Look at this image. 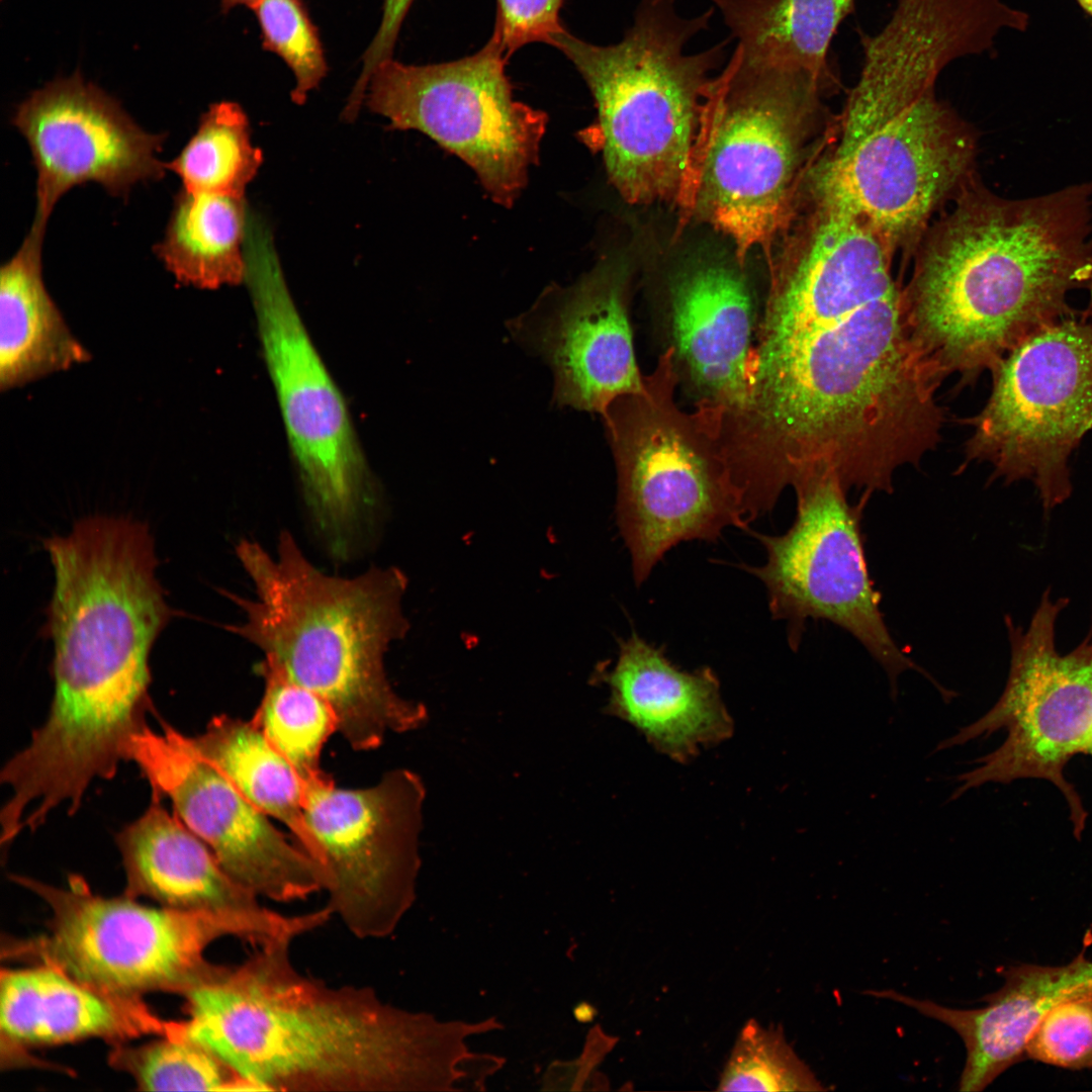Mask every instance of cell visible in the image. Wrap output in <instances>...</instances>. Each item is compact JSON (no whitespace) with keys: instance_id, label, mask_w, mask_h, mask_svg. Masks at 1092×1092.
Here are the masks:
<instances>
[{"instance_id":"obj_20","label":"cell","mask_w":1092,"mask_h":1092,"mask_svg":"<svg viewBox=\"0 0 1092 1092\" xmlns=\"http://www.w3.org/2000/svg\"><path fill=\"white\" fill-rule=\"evenodd\" d=\"M759 320L752 290L736 268L704 263L668 282L657 318L663 350L696 408L720 420L747 397V364Z\"/></svg>"},{"instance_id":"obj_8","label":"cell","mask_w":1092,"mask_h":1092,"mask_svg":"<svg viewBox=\"0 0 1092 1092\" xmlns=\"http://www.w3.org/2000/svg\"><path fill=\"white\" fill-rule=\"evenodd\" d=\"M677 385L664 350L644 375V389L617 397L602 414L617 471L616 520L637 584L675 545L748 526L718 425L697 410L681 411Z\"/></svg>"},{"instance_id":"obj_27","label":"cell","mask_w":1092,"mask_h":1092,"mask_svg":"<svg viewBox=\"0 0 1092 1092\" xmlns=\"http://www.w3.org/2000/svg\"><path fill=\"white\" fill-rule=\"evenodd\" d=\"M714 2L748 59L803 69L834 86L829 49L853 0Z\"/></svg>"},{"instance_id":"obj_32","label":"cell","mask_w":1092,"mask_h":1092,"mask_svg":"<svg viewBox=\"0 0 1092 1092\" xmlns=\"http://www.w3.org/2000/svg\"><path fill=\"white\" fill-rule=\"evenodd\" d=\"M720 1091H823L781 1026L748 1020L739 1031L718 1081Z\"/></svg>"},{"instance_id":"obj_6","label":"cell","mask_w":1092,"mask_h":1092,"mask_svg":"<svg viewBox=\"0 0 1092 1092\" xmlns=\"http://www.w3.org/2000/svg\"><path fill=\"white\" fill-rule=\"evenodd\" d=\"M676 0H640L623 39L597 46L566 30L552 38L588 86L598 110L584 140L602 153L608 177L631 204L675 202L689 177L709 72L727 41L687 55L714 10L685 18Z\"/></svg>"},{"instance_id":"obj_41","label":"cell","mask_w":1092,"mask_h":1092,"mask_svg":"<svg viewBox=\"0 0 1092 1092\" xmlns=\"http://www.w3.org/2000/svg\"><path fill=\"white\" fill-rule=\"evenodd\" d=\"M1084 753L1092 755V732H1091L1090 737L1088 739V742H1087V745L1085 747Z\"/></svg>"},{"instance_id":"obj_25","label":"cell","mask_w":1092,"mask_h":1092,"mask_svg":"<svg viewBox=\"0 0 1092 1092\" xmlns=\"http://www.w3.org/2000/svg\"><path fill=\"white\" fill-rule=\"evenodd\" d=\"M46 226L32 225L0 273V389L10 390L87 362L42 278Z\"/></svg>"},{"instance_id":"obj_7","label":"cell","mask_w":1092,"mask_h":1092,"mask_svg":"<svg viewBox=\"0 0 1092 1092\" xmlns=\"http://www.w3.org/2000/svg\"><path fill=\"white\" fill-rule=\"evenodd\" d=\"M832 89L812 73L752 61L736 47L704 90L681 217L728 237L743 264L769 248L809 158V129Z\"/></svg>"},{"instance_id":"obj_38","label":"cell","mask_w":1092,"mask_h":1092,"mask_svg":"<svg viewBox=\"0 0 1092 1092\" xmlns=\"http://www.w3.org/2000/svg\"><path fill=\"white\" fill-rule=\"evenodd\" d=\"M597 1014V1010L587 1002H580L573 1008V1016L579 1022H589Z\"/></svg>"},{"instance_id":"obj_10","label":"cell","mask_w":1092,"mask_h":1092,"mask_svg":"<svg viewBox=\"0 0 1092 1092\" xmlns=\"http://www.w3.org/2000/svg\"><path fill=\"white\" fill-rule=\"evenodd\" d=\"M1066 605L1067 600L1055 601L1045 592L1025 630L1006 619L1011 660L1001 697L980 719L940 741L934 752L1005 729L998 748L957 777L950 800L988 783L1044 780L1064 796L1080 839L1088 815L1064 769L1084 753L1092 732V635L1071 652H1058L1056 622Z\"/></svg>"},{"instance_id":"obj_22","label":"cell","mask_w":1092,"mask_h":1092,"mask_svg":"<svg viewBox=\"0 0 1092 1092\" xmlns=\"http://www.w3.org/2000/svg\"><path fill=\"white\" fill-rule=\"evenodd\" d=\"M1000 974L1004 983L982 998L984 1007L956 1009L931 1000L922 1005L925 1016L953 1029L965 1043L960 1091H982L1023 1060L1031 1031L1053 1006L1092 997V961L1084 951L1067 965L1019 964Z\"/></svg>"},{"instance_id":"obj_11","label":"cell","mask_w":1092,"mask_h":1092,"mask_svg":"<svg viewBox=\"0 0 1092 1092\" xmlns=\"http://www.w3.org/2000/svg\"><path fill=\"white\" fill-rule=\"evenodd\" d=\"M991 374L986 404L967 421V459L991 465L993 479L1030 480L1050 512L1071 495L1070 456L1092 429V324L1048 326Z\"/></svg>"},{"instance_id":"obj_2","label":"cell","mask_w":1092,"mask_h":1092,"mask_svg":"<svg viewBox=\"0 0 1092 1092\" xmlns=\"http://www.w3.org/2000/svg\"><path fill=\"white\" fill-rule=\"evenodd\" d=\"M294 940L257 946L235 966L210 963L183 995L182 1034L254 1091H463L480 1053L466 1038L495 1029L440 1021L380 998L370 987L332 986L297 970Z\"/></svg>"},{"instance_id":"obj_36","label":"cell","mask_w":1092,"mask_h":1092,"mask_svg":"<svg viewBox=\"0 0 1092 1092\" xmlns=\"http://www.w3.org/2000/svg\"><path fill=\"white\" fill-rule=\"evenodd\" d=\"M617 1043L600 1025L592 1027L580 1055L569 1061H553L541 1079L544 1091H581L607 1089V1080L597 1069Z\"/></svg>"},{"instance_id":"obj_14","label":"cell","mask_w":1092,"mask_h":1092,"mask_svg":"<svg viewBox=\"0 0 1092 1092\" xmlns=\"http://www.w3.org/2000/svg\"><path fill=\"white\" fill-rule=\"evenodd\" d=\"M792 486L797 496L792 527L777 536L754 533L766 560L745 566L764 584L772 617L788 623L791 647H798L808 619L826 620L850 633L882 665L892 698L898 694V676L907 669L922 673L944 693L900 649L886 626L860 528L868 496L850 505L848 491L829 474L809 475Z\"/></svg>"},{"instance_id":"obj_4","label":"cell","mask_w":1092,"mask_h":1092,"mask_svg":"<svg viewBox=\"0 0 1092 1092\" xmlns=\"http://www.w3.org/2000/svg\"><path fill=\"white\" fill-rule=\"evenodd\" d=\"M1079 290L1092 294V183L1022 200L965 190L903 292L924 355L964 385L1032 334L1080 317Z\"/></svg>"},{"instance_id":"obj_1","label":"cell","mask_w":1092,"mask_h":1092,"mask_svg":"<svg viewBox=\"0 0 1092 1092\" xmlns=\"http://www.w3.org/2000/svg\"><path fill=\"white\" fill-rule=\"evenodd\" d=\"M891 258L872 238L831 234L768 271L746 401L721 426L749 498L774 505L813 474L891 492L897 470L938 445L943 378L914 337Z\"/></svg>"},{"instance_id":"obj_30","label":"cell","mask_w":1092,"mask_h":1092,"mask_svg":"<svg viewBox=\"0 0 1092 1092\" xmlns=\"http://www.w3.org/2000/svg\"><path fill=\"white\" fill-rule=\"evenodd\" d=\"M259 671L263 697L251 721L307 783L325 774L322 749L338 731L331 705L315 693L293 682L263 660Z\"/></svg>"},{"instance_id":"obj_40","label":"cell","mask_w":1092,"mask_h":1092,"mask_svg":"<svg viewBox=\"0 0 1092 1092\" xmlns=\"http://www.w3.org/2000/svg\"><path fill=\"white\" fill-rule=\"evenodd\" d=\"M1081 7L1090 15H1092V0H1077Z\"/></svg>"},{"instance_id":"obj_34","label":"cell","mask_w":1092,"mask_h":1092,"mask_svg":"<svg viewBox=\"0 0 1092 1092\" xmlns=\"http://www.w3.org/2000/svg\"><path fill=\"white\" fill-rule=\"evenodd\" d=\"M1025 1058L1069 1070L1092 1068V997L1053 1006L1031 1031Z\"/></svg>"},{"instance_id":"obj_15","label":"cell","mask_w":1092,"mask_h":1092,"mask_svg":"<svg viewBox=\"0 0 1092 1092\" xmlns=\"http://www.w3.org/2000/svg\"><path fill=\"white\" fill-rule=\"evenodd\" d=\"M426 789L406 768L365 789L306 783L304 816L326 876L327 906L356 938L391 935L416 900Z\"/></svg>"},{"instance_id":"obj_31","label":"cell","mask_w":1092,"mask_h":1092,"mask_svg":"<svg viewBox=\"0 0 1092 1092\" xmlns=\"http://www.w3.org/2000/svg\"><path fill=\"white\" fill-rule=\"evenodd\" d=\"M113 1064L129 1073L147 1091H249L222 1062L183 1034L138 1048H120Z\"/></svg>"},{"instance_id":"obj_18","label":"cell","mask_w":1092,"mask_h":1092,"mask_svg":"<svg viewBox=\"0 0 1092 1092\" xmlns=\"http://www.w3.org/2000/svg\"><path fill=\"white\" fill-rule=\"evenodd\" d=\"M13 124L25 138L36 169L33 222L47 226L60 198L94 182L114 196L164 177L165 136L142 128L80 74L48 83L17 107Z\"/></svg>"},{"instance_id":"obj_19","label":"cell","mask_w":1092,"mask_h":1092,"mask_svg":"<svg viewBox=\"0 0 1092 1092\" xmlns=\"http://www.w3.org/2000/svg\"><path fill=\"white\" fill-rule=\"evenodd\" d=\"M627 291L624 270L605 264L509 325L550 366L558 406L602 415L617 397L644 389Z\"/></svg>"},{"instance_id":"obj_24","label":"cell","mask_w":1092,"mask_h":1092,"mask_svg":"<svg viewBox=\"0 0 1092 1092\" xmlns=\"http://www.w3.org/2000/svg\"><path fill=\"white\" fill-rule=\"evenodd\" d=\"M161 799L152 794L144 814L116 834L125 894L188 911L255 917L271 913L228 875L207 844L171 815Z\"/></svg>"},{"instance_id":"obj_28","label":"cell","mask_w":1092,"mask_h":1092,"mask_svg":"<svg viewBox=\"0 0 1092 1092\" xmlns=\"http://www.w3.org/2000/svg\"><path fill=\"white\" fill-rule=\"evenodd\" d=\"M244 198L182 189L155 253L179 283L203 289L246 278Z\"/></svg>"},{"instance_id":"obj_9","label":"cell","mask_w":1092,"mask_h":1092,"mask_svg":"<svg viewBox=\"0 0 1092 1092\" xmlns=\"http://www.w3.org/2000/svg\"><path fill=\"white\" fill-rule=\"evenodd\" d=\"M50 907L48 930L8 953L53 966L102 992L140 999L150 992L184 995L210 962L207 947L235 936L259 946L295 930L291 915L245 916L151 906L136 898L95 894L78 875L67 887L13 876Z\"/></svg>"},{"instance_id":"obj_17","label":"cell","mask_w":1092,"mask_h":1092,"mask_svg":"<svg viewBox=\"0 0 1092 1092\" xmlns=\"http://www.w3.org/2000/svg\"><path fill=\"white\" fill-rule=\"evenodd\" d=\"M131 739L134 761L153 795L168 798L176 816L211 849L228 875L258 898L286 903L325 890L326 876L292 845L213 765L189 737L166 722Z\"/></svg>"},{"instance_id":"obj_29","label":"cell","mask_w":1092,"mask_h":1092,"mask_svg":"<svg viewBox=\"0 0 1092 1092\" xmlns=\"http://www.w3.org/2000/svg\"><path fill=\"white\" fill-rule=\"evenodd\" d=\"M262 161L244 109L236 102L220 101L202 114L196 132L166 168L188 192L244 198Z\"/></svg>"},{"instance_id":"obj_16","label":"cell","mask_w":1092,"mask_h":1092,"mask_svg":"<svg viewBox=\"0 0 1092 1092\" xmlns=\"http://www.w3.org/2000/svg\"><path fill=\"white\" fill-rule=\"evenodd\" d=\"M975 141L935 90L840 152L809 157L802 179L867 222L893 253L969 178Z\"/></svg>"},{"instance_id":"obj_23","label":"cell","mask_w":1092,"mask_h":1092,"mask_svg":"<svg viewBox=\"0 0 1092 1092\" xmlns=\"http://www.w3.org/2000/svg\"><path fill=\"white\" fill-rule=\"evenodd\" d=\"M177 1029L178 1022L156 1017L141 999L102 992L47 964L1 972L0 1030L9 1050Z\"/></svg>"},{"instance_id":"obj_37","label":"cell","mask_w":1092,"mask_h":1092,"mask_svg":"<svg viewBox=\"0 0 1092 1092\" xmlns=\"http://www.w3.org/2000/svg\"><path fill=\"white\" fill-rule=\"evenodd\" d=\"M414 0H384L379 27L362 57V69L355 82L364 90L373 71L392 58L401 24Z\"/></svg>"},{"instance_id":"obj_21","label":"cell","mask_w":1092,"mask_h":1092,"mask_svg":"<svg viewBox=\"0 0 1092 1092\" xmlns=\"http://www.w3.org/2000/svg\"><path fill=\"white\" fill-rule=\"evenodd\" d=\"M593 680L610 691L609 715L629 723L674 760L686 761L702 746L717 744L732 732L713 670L680 669L662 647L635 631L620 640L615 662L600 664Z\"/></svg>"},{"instance_id":"obj_3","label":"cell","mask_w":1092,"mask_h":1092,"mask_svg":"<svg viewBox=\"0 0 1092 1092\" xmlns=\"http://www.w3.org/2000/svg\"><path fill=\"white\" fill-rule=\"evenodd\" d=\"M43 544L55 570L46 624L55 686L23 753L47 780L85 788L114 778L148 726L150 652L172 610L146 525L89 517Z\"/></svg>"},{"instance_id":"obj_26","label":"cell","mask_w":1092,"mask_h":1092,"mask_svg":"<svg viewBox=\"0 0 1092 1092\" xmlns=\"http://www.w3.org/2000/svg\"><path fill=\"white\" fill-rule=\"evenodd\" d=\"M189 740L247 800L284 823L318 863V847L304 816L306 783L251 720L217 715Z\"/></svg>"},{"instance_id":"obj_35","label":"cell","mask_w":1092,"mask_h":1092,"mask_svg":"<svg viewBox=\"0 0 1092 1092\" xmlns=\"http://www.w3.org/2000/svg\"><path fill=\"white\" fill-rule=\"evenodd\" d=\"M563 0H497L493 35L506 58L531 42L551 44L552 38L565 29L559 11Z\"/></svg>"},{"instance_id":"obj_39","label":"cell","mask_w":1092,"mask_h":1092,"mask_svg":"<svg viewBox=\"0 0 1092 1092\" xmlns=\"http://www.w3.org/2000/svg\"><path fill=\"white\" fill-rule=\"evenodd\" d=\"M259 1L260 0H221V8L224 12L240 5H245L253 9Z\"/></svg>"},{"instance_id":"obj_5","label":"cell","mask_w":1092,"mask_h":1092,"mask_svg":"<svg viewBox=\"0 0 1092 1092\" xmlns=\"http://www.w3.org/2000/svg\"><path fill=\"white\" fill-rule=\"evenodd\" d=\"M236 554L255 597L225 593L245 614L242 623L225 629L262 650L264 660L287 678L325 699L354 750L375 749L388 732L426 724V706L398 696L384 668L388 647L410 626L401 570L373 567L354 577L329 575L288 532L281 533L275 556L245 539Z\"/></svg>"},{"instance_id":"obj_13","label":"cell","mask_w":1092,"mask_h":1092,"mask_svg":"<svg viewBox=\"0 0 1092 1092\" xmlns=\"http://www.w3.org/2000/svg\"><path fill=\"white\" fill-rule=\"evenodd\" d=\"M245 254V282L307 500L338 543L355 520L364 490L351 420L299 316L262 219L250 222Z\"/></svg>"},{"instance_id":"obj_12","label":"cell","mask_w":1092,"mask_h":1092,"mask_svg":"<svg viewBox=\"0 0 1092 1092\" xmlns=\"http://www.w3.org/2000/svg\"><path fill=\"white\" fill-rule=\"evenodd\" d=\"M492 34L472 56L431 65L393 58L369 78L364 103L389 129H415L459 157L490 198L511 207L538 160L547 115L517 101Z\"/></svg>"},{"instance_id":"obj_33","label":"cell","mask_w":1092,"mask_h":1092,"mask_svg":"<svg viewBox=\"0 0 1092 1092\" xmlns=\"http://www.w3.org/2000/svg\"><path fill=\"white\" fill-rule=\"evenodd\" d=\"M263 48L280 57L292 71L291 99L303 104L328 72L324 49L303 0H260L253 8Z\"/></svg>"}]
</instances>
